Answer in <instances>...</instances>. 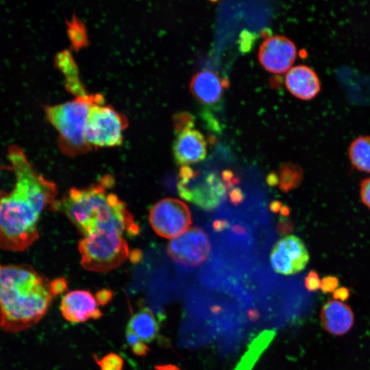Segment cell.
<instances>
[{
    "label": "cell",
    "instance_id": "1",
    "mask_svg": "<svg viewBox=\"0 0 370 370\" xmlns=\"http://www.w3.org/2000/svg\"><path fill=\"white\" fill-rule=\"evenodd\" d=\"M5 167L14 175L12 188L0 190V249L19 252L39 236L42 211L56 201L55 184L42 175L16 145L8 148Z\"/></svg>",
    "mask_w": 370,
    "mask_h": 370
},
{
    "label": "cell",
    "instance_id": "2",
    "mask_svg": "<svg viewBox=\"0 0 370 370\" xmlns=\"http://www.w3.org/2000/svg\"><path fill=\"white\" fill-rule=\"evenodd\" d=\"M55 297L51 280L27 264L0 262V329L15 334L32 328L48 312Z\"/></svg>",
    "mask_w": 370,
    "mask_h": 370
},
{
    "label": "cell",
    "instance_id": "3",
    "mask_svg": "<svg viewBox=\"0 0 370 370\" xmlns=\"http://www.w3.org/2000/svg\"><path fill=\"white\" fill-rule=\"evenodd\" d=\"M114 180L110 175L84 188H71L51 206L66 215L84 235L101 231L118 232L135 236L139 227L125 204L113 193L108 192Z\"/></svg>",
    "mask_w": 370,
    "mask_h": 370
},
{
    "label": "cell",
    "instance_id": "4",
    "mask_svg": "<svg viewBox=\"0 0 370 370\" xmlns=\"http://www.w3.org/2000/svg\"><path fill=\"white\" fill-rule=\"evenodd\" d=\"M103 100L99 93H88L62 103L43 106L47 121L58 133V145L64 153L76 156L91 149L84 136L86 120L93 103Z\"/></svg>",
    "mask_w": 370,
    "mask_h": 370
},
{
    "label": "cell",
    "instance_id": "5",
    "mask_svg": "<svg viewBox=\"0 0 370 370\" xmlns=\"http://www.w3.org/2000/svg\"><path fill=\"white\" fill-rule=\"evenodd\" d=\"M78 247L82 266L93 272L106 273L114 269L130 254L123 234L114 231H101L84 236Z\"/></svg>",
    "mask_w": 370,
    "mask_h": 370
},
{
    "label": "cell",
    "instance_id": "6",
    "mask_svg": "<svg viewBox=\"0 0 370 370\" xmlns=\"http://www.w3.org/2000/svg\"><path fill=\"white\" fill-rule=\"evenodd\" d=\"M127 125L126 116L112 106L104 104V100L95 102L88 114L85 140L91 149L119 146Z\"/></svg>",
    "mask_w": 370,
    "mask_h": 370
},
{
    "label": "cell",
    "instance_id": "7",
    "mask_svg": "<svg viewBox=\"0 0 370 370\" xmlns=\"http://www.w3.org/2000/svg\"><path fill=\"white\" fill-rule=\"evenodd\" d=\"M149 220L158 235L171 239L183 234L192 224L187 205L174 198H164L156 203L149 211Z\"/></svg>",
    "mask_w": 370,
    "mask_h": 370
},
{
    "label": "cell",
    "instance_id": "8",
    "mask_svg": "<svg viewBox=\"0 0 370 370\" xmlns=\"http://www.w3.org/2000/svg\"><path fill=\"white\" fill-rule=\"evenodd\" d=\"M210 248L206 232L199 227H193L171 239L167 245V254L175 262L197 266L208 259Z\"/></svg>",
    "mask_w": 370,
    "mask_h": 370
},
{
    "label": "cell",
    "instance_id": "9",
    "mask_svg": "<svg viewBox=\"0 0 370 370\" xmlns=\"http://www.w3.org/2000/svg\"><path fill=\"white\" fill-rule=\"evenodd\" d=\"M177 136L173 153L177 164L182 166L199 162L206 157V142L204 135L193 127L187 115L181 114L175 120Z\"/></svg>",
    "mask_w": 370,
    "mask_h": 370
},
{
    "label": "cell",
    "instance_id": "10",
    "mask_svg": "<svg viewBox=\"0 0 370 370\" xmlns=\"http://www.w3.org/2000/svg\"><path fill=\"white\" fill-rule=\"evenodd\" d=\"M270 261L277 273L292 275L306 267L309 261V254L301 238L287 235L280 238L273 247Z\"/></svg>",
    "mask_w": 370,
    "mask_h": 370
},
{
    "label": "cell",
    "instance_id": "11",
    "mask_svg": "<svg viewBox=\"0 0 370 370\" xmlns=\"http://www.w3.org/2000/svg\"><path fill=\"white\" fill-rule=\"evenodd\" d=\"M297 57L294 42L284 36H273L264 40L258 51L261 65L268 71L281 74L287 72Z\"/></svg>",
    "mask_w": 370,
    "mask_h": 370
},
{
    "label": "cell",
    "instance_id": "12",
    "mask_svg": "<svg viewBox=\"0 0 370 370\" xmlns=\"http://www.w3.org/2000/svg\"><path fill=\"white\" fill-rule=\"evenodd\" d=\"M60 310L63 318L73 323L98 319L103 315L95 297L86 290H74L61 299Z\"/></svg>",
    "mask_w": 370,
    "mask_h": 370
},
{
    "label": "cell",
    "instance_id": "13",
    "mask_svg": "<svg viewBox=\"0 0 370 370\" xmlns=\"http://www.w3.org/2000/svg\"><path fill=\"white\" fill-rule=\"evenodd\" d=\"M188 190L190 199L199 208L209 210L217 207L225 195L224 183L214 173L205 175L202 180L192 186L178 184Z\"/></svg>",
    "mask_w": 370,
    "mask_h": 370
},
{
    "label": "cell",
    "instance_id": "14",
    "mask_svg": "<svg viewBox=\"0 0 370 370\" xmlns=\"http://www.w3.org/2000/svg\"><path fill=\"white\" fill-rule=\"evenodd\" d=\"M285 84L291 95L304 101L314 99L321 89L318 75L305 64L291 68L286 72Z\"/></svg>",
    "mask_w": 370,
    "mask_h": 370
},
{
    "label": "cell",
    "instance_id": "15",
    "mask_svg": "<svg viewBox=\"0 0 370 370\" xmlns=\"http://www.w3.org/2000/svg\"><path fill=\"white\" fill-rule=\"evenodd\" d=\"M320 319L328 332L342 336L352 329L354 322V314L347 304L333 299L328 301L322 306Z\"/></svg>",
    "mask_w": 370,
    "mask_h": 370
},
{
    "label": "cell",
    "instance_id": "16",
    "mask_svg": "<svg viewBox=\"0 0 370 370\" xmlns=\"http://www.w3.org/2000/svg\"><path fill=\"white\" fill-rule=\"evenodd\" d=\"M189 88L194 97L200 103L213 104L222 96L223 82L216 73L203 70L192 77Z\"/></svg>",
    "mask_w": 370,
    "mask_h": 370
},
{
    "label": "cell",
    "instance_id": "17",
    "mask_svg": "<svg viewBox=\"0 0 370 370\" xmlns=\"http://www.w3.org/2000/svg\"><path fill=\"white\" fill-rule=\"evenodd\" d=\"M127 328L132 330L147 344L156 338L159 334L160 325L153 312L145 306L140 308L131 317Z\"/></svg>",
    "mask_w": 370,
    "mask_h": 370
},
{
    "label": "cell",
    "instance_id": "18",
    "mask_svg": "<svg viewBox=\"0 0 370 370\" xmlns=\"http://www.w3.org/2000/svg\"><path fill=\"white\" fill-rule=\"evenodd\" d=\"M55 63L65 77V85L69 91L75 97L88 93L80 80L77 64L70 51L64 50L58 53L56 56Z\"/></svg>",
    "mask_w": 370,
    "mask_h": 370
},
{
    "label": "cell",
    "instance_id": "19",
    "mask_svg": "<svg viewBox=\"0 0 370 370\" xmlns=\"http://www.w3.org/2000/svg\"><path fill=\"white\" fill-rule=\"evenodd\" d=\"M273 330H264L250 343L247 350L234 370H251L260 355L274 338Z\"/></svg>",
    "mask_w": 370,
    "mask_h": 370
},
{
    "label": "cell",
    "instance_id": "20",
    "mask_svg": "<svg viewBox=\"0 0 370 370\" xmlns=\"http://www.w3.org/2000/svg\"><path fill=\"white\" fill-rule=\"evenodd\" d=\"M348 156L354 168L370 173V135L359 136L352 140Z\"/></svg>",
    "mask_w": 370,
    "mask_h": 370
},
{
    "label": "cell",
    "instance_id": "21",
    "mask_svg": "<svg viewBox=\"0 0 370 370\" xmlns=\"http://www.w3.org/2000/svg\"><path fill=\"white\" fill-rule=\"evenodd\" d=\"M304 172L297 164H282L279 170V186L283 192H288L298 187L302 182Z\"/></svg>",
    "mask_w": 370,
    "mask_h": 370
},
{
    "label": "cell",
    "instance_id": "22",
    "mask_svg": "<svg viewBox=\"0 0 370 370\" xmlns=\"http://www.w3.org/2000/svg\"><path fill=\"white\" fill-rule=\"evenodd\" d=\"M96 364L100 370H123L124 365L123 358L118 354L110 352L99 358L93 356Z\"/></svg>",
    "mask_w": 370,
    "mask_h": 370
},
{
    "label": "cell",
    "instance_id": "23",
    "mask_svg": "<svg viewBox=\"0 0 370 370\" xmlns=\"http://www.w3.org/2000/svg\"><path fill=\"white\" fill-rule=\"evenodd\" d=\"M69 37L75 47L84 46L87 40L85 29L83 25L73 17L68 24Z\"/></svg>",
    "mask_w": 370,
    "mask_h": 370
},
{
    "label": "cell",
    "instance_id": "24",
    "mask_svg": "<svg viewBox=\"0 0 370 370\" xmlns=\"http://www.w3.org/2000/svg\"><path fill=\"white\" fill-rule=\"evenodd\" d=\"M125 338L132 352L137 356H145L150 351L147 344L140 339L132 330L126 328Z\"/></svg>",
    "mask_w": 370,
    "mask_h": 370
},
{
    "label": "cell",
    "instance_id": "25",
    "mask_svg": "<svg viewBox=\"0 0 370 370\" xmlns=\"http://www.w3.org/2000/svg\"><path fill=\"white\" fill-rule=\"evenodd\" d=\"M338 279L333 275H328L321 280L320 289L323 293H333L338 286Z\"/></svg>",
    "mask_w": 370,
    "mask_h": 370
},
{
    "label": "cell",
    "instance_id": "26",
    "mask_svg": "<svg viewBox=\"0 0 370 370\" xmlns=\"http://www.w3.org/2000/svg\"><path fill=\"white\" fill-rule=\"evenodd\" d=\"M304 284L310 291H317L320 289L321 280L316 271H311L305 278Z\"/></svg>",
    "mask_w": 370,
    "mask_h": 370
},
{
    "label": "cell",
    "instance_id": "27",
    "mask_svg": "<svg viewBox=\"0 0 370 370\" xmlns=\"http://www.w3.org/2000/svg\"><path fill=\"white\" fill-rule=\"evenodd\" d=\"M360 197L363 204L370 209V177L360 182Z\"/></svg>",
    "mask_w": 370,
    "mask_h": 370
},
{
    "label": "cell",
    "instance_id": "28",
    "mask_svg": "<svg viewBox=\"0 0 370 370\" xmlns=\"http://www.w3.org/2000/svg\"><path fill=\"white\" fill-rule=\"evenodd\" d=\"M68 288L66 279L58 278L51 280V291L54 297L63 293Z\"/></svg>",
    "mask_w": 370,
    "mask_h": 370
},
{
    "label": "cell",
    "instance_id": "29",
    "mask_svg": "<svg viewBox=\"0 0 370 370\" xmlns=\"http://www.w3.org/2000/svg\"><path fill=\"white\" fill-rule=\"evenodd\" d=\"M95 297L99 305L105 306L112 300L113 293L110 289L102 288L96 293Z\"/></svg>",
    "mask_w": 370,
    "mask_h": 370
},
{
    "label": "cell",
    "instance_id": "30",
    "mask_svg": "<svg viewBox=\"0 0 370 370\" xmlns=\"http://www.w3.org/2000/svg\"><path fill=\"white\" fill-rule=\"evenodd\" d=\"M349 295V290L346 287L337 288L332 294L333 299L340 301H346Z\"/></svg>",
    "mask_w": 370,
    "mask_h": 370
},
{
    "label": "cell",
    "instance_id": "31",
    "mask_svg": "<svg viewBox=\"0 0 370 370\" xmlns=\"http://www.w3.org/2000/svg\"><path fill=\"white\" fill-rule=\"evenodd\" d=\"M230 199L232 204H238L244 199V194L239 188H234L230 193Z\"/></svg>",
    "mask_w": 370,
    "mask_h": 370
},
{
    "label": "cell",
    "instance_id": "32",
    "mask_svg": "<svg viewBox=\"0 0 370 370\" xmlns=\"http://www.w3.org/2000/svg\"><path fill=\"white\" fill-rule=\"evenodd\" d=\"M293 228L292 224L287 220H282L278 225V232L282 234L288 233Z\"/></svg>",
    "mask_w": 370,
    "mask_h": 370
},
{
    "label": "cell",
    "instance_id": "33",
    "mask_svg": "<svg viewBox=\"0 0 370 370\" xmlns=\"http://www.w3.org/2000/svg\"><path fill=\"white\" fill-rule=\"evenodd\" d=\"M267 183L270 186H275L279 183V177H278L277 174L274 172H271L267 176Z\"/></svg>",
    "mask_w": 370,
    "mask_h": 370
},
{
    "label": "cell",
    "instance_id": "34",
    "mask_svg": "<svg viewBox=\"0 0 370 370\" xmlns=\"http://www.w3.org/2000/svg\"><path fill=\"white\" fill-rule=\"evenodd\" d=\"M227 226V222L223 220H217L213 223L215 231H222Z\"/></svg>",
    "mask_w": 370,
    "mask_h": 370
},
{
    "label": "cell",
    "instance_id": "35",
    "mask_svg": "<svg viewBox=\"0 0 370 370\" xmlns=\"http://www.w3.org/2000/svg\"><path fill=\"white\" fill-rule=\"evenodd\" d=\"M154 370H181L177 366L172 364L158 365Z\"/></svg>",
    "mask_w": 370,
    "mask_h": 370
},
{
    "label": "cell",
    "instance_id": "36",
    "mask_svg": "<svg viewBox=\"0 0 370 370\" xmlns=\"http://www.w3.org/2000/svg\"><path fill=\"white\" fill-rule=\"evenodd\" d=\"M234 178V174L230 170H224L222 172V180L225 182L224 184L226 185Z\"/></svg>",
    "mask_w": 370,
    "mask_h": 370
},
{
    "label": "cell",
    "instance_id": "37",
    "mask_svg": "<svg viewBox=\"0 0 370 370\" xmlns=\"http://www.w3.org/2000/svg\"><path fill=\"white\" fill-rule=\"evenodd\" d=\"M282 207V205L281 202L278 201H273L270 204V209L271 212L274 213H276L280 211Z\"/></svg>",
    "mask_w": 370,
    "mask_h": 370
},
{
    "label": "cell",
    "instance_id": "38",
    "mask_svg": "<svg viewBox=\"0 0 370 370\" xmlns=\"http://www.w3.org/2000/svg\"><path fill=\"white\" fill-rule=\"evenodd\" d=\"M280 213L282 215V217H287L290 214V209L287 206H282L281 210H280Z\"/></svg>",
    "mask_w": 370,
    "mask_h": 370
}]
</instances>
